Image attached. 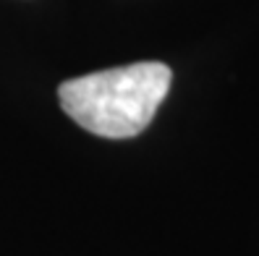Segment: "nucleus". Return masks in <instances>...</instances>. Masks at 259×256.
<instances>
[{
    "instance_id": "nucleus-1",
    "label": "nucleus",
    "mask_w": 259,
    "mask_h": 256,
    "mask_svg": "<svg viewBox=\"0 0 259 256\" xmlns=\"http://www.w3.org/2000/svg\"><path fill=\"white\" fill-rule=\"evenodd\" d=\"M173 73L165 63H131L87 73L60 84L58 97L81 128L105 139H131L152 123L170 89Z\"/></svg>"
}]
</instances>
